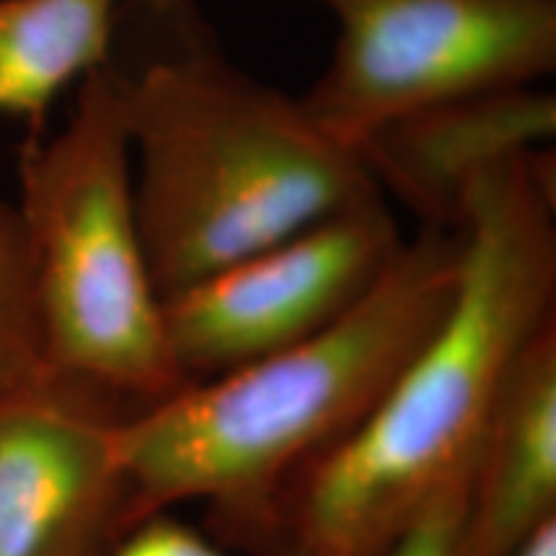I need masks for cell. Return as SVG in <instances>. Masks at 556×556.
Returning <instances> with one entry per match:
<instances>
[{"instance_id":"obj_3","label":"cell","mask_w":556,"mask_h":556,"mask_svg":"<svg viewBox=\"0 0 556 556\" xmlns=\"http://www.w3.org/2000/svg\"><path fill=\"white\" fill-rule=\"evenodd\" d=\"M458 255V229L417 227L371 294L328 330L124 417L129 531L199 500L219 528L278 554L291 486L364 426L435 330Z\"/></svg>"},{"instance_id":"obj_5","label":"cell","mask_w":556,"mask_h":556,"mask_svg":"<svg viewBox=\"0 0 556 556\" xmlns=\"http://www.w3.org/2000/svg\"><path fill=\"white\" fill-rule=\"evenodd\" d=\"M336 21L328 67L299 96L325 135L356 150L417 109L556 70V0H309Z\"/></svg>"},{"instance_id":"obj_13","label":"cell","mask_w":556,"mask_h":556,"mask_svg":"<svg viewBox=\"0 0 556 556\" xmlns=\"http://www.w3.org/2000/svg\"><path fill=\"white\" fill-rule=\"evenodd\" d=\"M464 500L467 495L448 497L430 507L420 523H415L397 541H392L374 556H454Z\"/></svg>"},{"instance_id":"obj_14","label":"cell","mask_w":556,"mask_h":556,"mask_svg":"<svg viewBox=\"0 0 556 556\" xmlns=\"http://www.w3.org/2000/svg\"><path fill=\"white\" fill-rule=\"evenodd\" d=\"M513 556H556V520L539 528Z\"/></svg>"},{"instance_id":"obj_9","label":"cell","mask_w":556,"mask_h":556,"mask_svg":"<svg viewBox=\"0 0 556 556\" xmlns=\"http://www.w3.org/2000/svg\"><path fill=\"white\" fill-rule=\"evenodd\" d=\"M556 520V319L505 381L471 464L454 556H513Z\"/></svg>"},{"instance_id":"obj_2","label":"cell","mask_w":556,"mask_h":556,"mask_svg":"<svg viewBox=\"0 0 556 556\" xmlns=\"http://www.w3.org/2000/svg\"><path fill=\"white\" fill-rule=\"evenodd\" d=\"M106 67L163 299L381 193L302 101L229 58L197 0H122Z\"/></svg>"},{"instance_id":"obj_7","label":"cell","mask_w":556,"mask_h":556,"mask_svg":"<svg viewBox=\"0 0 556 556\" xmlns=\"http://www.w3.org/2000/svg\"><path fill=\"white\" fill-rule=\"evenodd\" d=\"M127 415L47 368L0 394V556H103L129 533Z\"/></svg>"},{"instance_id":"obj_4","label":"cell","mask_w":556,"mask_h":556,"mask_svg":"<svg viewBox=\"0 0 556 556\" xmlns=\"http://www.w3.org/2000/svg\"><path fill=\"white\" fill-rule=\"evenodd\" d=\"M13 206L47 371L129 413L189 387L139 235L127 124L106 65L78 83L65 127L24 142Z\"/></svg>"},{"instance_id":"obj_8","label":"cell","mask_w":556,"mask_h":556,"mask_svg":"<svg viewBox=\"0 0 556 556\" xmlns=\"http://www.w3.org/2000/svg\"><path fill=\"white\" fill-rule=\"evenodd\" d=\"M554 135V93L516 86L417 109L374 129L356 152L384 199H397L417 227L456 229L479 173L518 152L552 148Z\"/></svg>"},{"instance_id":"obj_12","label":"cell","mask_w":556,"mask_h":556,"mask_svg":"<svg viewBox=\"0 0 556 556\" xmlns=\"http://www.w3.org/2000/svg\"><path fill=\"white\" fill-rule=\"evenodd\" d=\"M103 556H235L201 536L197 528L186 526L170 513L144 518L116 541ZM268 556H307L302 552H278Z\"/></svg>"},{"instance_id":"obj_11","label":"cell","mask_w":556,"mask_h":556,"mask_svg":"<svg viewBox=\"0 0 556 556\" xmlns=\"http://www.w3.org/2000/svg\"><path fill=\"white\" fill-rule=\"evenodd\" d=\"M45 371L16 206L0 197V394Z\"/></svg>"},{"instance_id":"obj_6","label":"cell","mask_w":556,"mask_h":556,"mask_svg":"<svg viewBox=\"0 0 556 556\" xmlns=\"http://www.w3.org/2000/svg\"><path fill=\"white\" fill-rule=\"evenodd\" d=\"M381 193L163 299L165 336L189 384L328 330L371 294L405 245Z\"/></svg>"},{"instance_id":"obj_1","label":"cell","mask_w":556,"mask_h":556,"mask_svg":"<svg viewBox=\"0 0 556 556\" xmlns=\"http://www.w3.org/2000/svg\"><path fill=\"white\" fill-rule=\"evenodd\" d=\"M456 289L441 323L345 443L291 486L278 552L374 556L467 495L505 381L556 319L554 148L503 157L471 180Z\"/></svg>"},{"instance_id":"obj_10","label":"cell","mask_w":556,"mask_h":556,"mask_svg":"<svg viewBox=\"0 0 556 556\" xmlns=\"http://www.w3.org/2000/svg\"><path fill=\"white\" fill-rule=\"evenodd\" d=\"M122 0H0V116L41 135L62 90L106 65Z\"/></svg>"}]
</instances>
